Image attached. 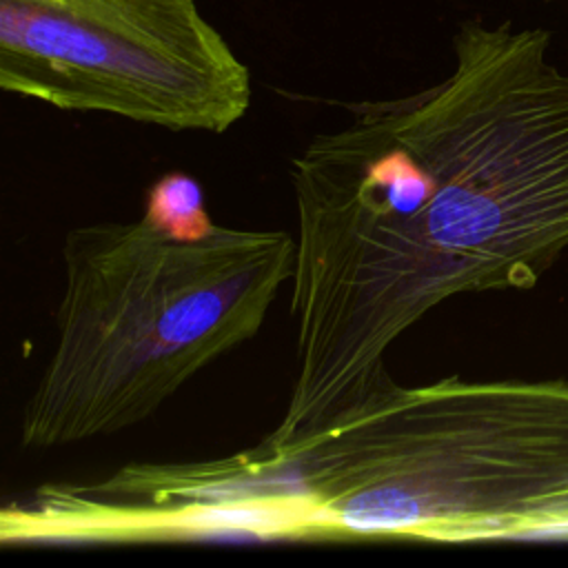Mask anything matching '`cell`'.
I'll return each mask as SVG.
<instances>
[{"instance_id":"1","label":"cell","mask_w":568,"mask_h":568,"mask_svg":"<svg viewBox=\"0 0 568 568\" xmlns=\"http://www.w3.org/2000/svg\"><path fill=\"white\" fill-rule=\"evenodd\" d=\"M215 466L282 537L532 535L568 493V382L402 386L384 371L322 426Z\"/></svg>"},{"instance_id":"2","label":"cell","mask_w":568,"mask_h":568,"mask_svg":"<svg viewBox=\"0 0 568 568\" xmlns=\"http://www.w3.org/2000/svg\"><path fill=\"white\" fill-rule=\"evenodd\" d=\"M295 271V237L215 224L184 240L135 222L67 231L55 344L22 408L20 444L53 448L151 417L262 328Z\"/></svg>"},{"instance_id":"3","label":"cell","mask_w":568,"mask_h":568,"mask_svg":"<svg viewBox=\"0 0 568 568\" xmlns=\"http://www.w3.org/2000/svg\"><path fill=\"white\" fill-rule=\"evenodd\" d=\"M0 87L62 111L224 133L251 75L193 0H0Z\"/></svg>"},{"instance_id":"4","label":"cell","mask_w":568,"mask_h":568,"mask_svg":"<svg viewBox=\"0 0 568 568\" xmlns=\"http://www.w3.org/2000/svg\"><path fill=\"white\" fill-rule=\"evenodd\" d=\"M144 217L173 237H202L215 224L204 209V193L195 178L173 171L158 178L149 193Z\"/></svg>"},{"instance_id":"5","label":"cell","mask_w":568,"mask_h":568,"mask_svg":"<svg viewBox=\"0 0 568 568\" xmlns=\"http://www.w3.org/2000/svg\"><path fill=\"white\" fill-rule=\"evenodd\" d=\"M568 530V493H564L550 508L544 521L541 530Z\"/></svg>"}]
</instances>
